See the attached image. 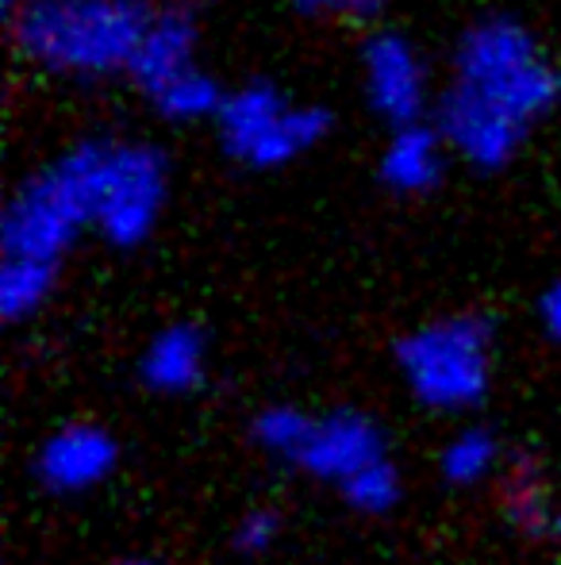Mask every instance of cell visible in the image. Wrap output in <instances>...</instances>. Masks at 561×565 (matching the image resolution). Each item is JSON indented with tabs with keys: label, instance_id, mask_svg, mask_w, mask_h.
Here are the masks:
<instances>
[{
	"label": "cell",
	"instance_id": "cell-23",
	"mask_svg": "<svg viewBox=\"0 0 561 565\" xmlns=\"http://www.w3.org/2000/svg\"><path fill=\"white\" fill-rule=\"evenodd\" d=\"M550 535H554L558 546H561V508H558V515H554V527H550Z\"/></svg>",
	"mask_w": 561,
	"mask_h": 565
},
{
	"label": "cell",
	"instance_id": "cell-14",
	"mask_svg": "<svg viewBox=\"0 0 561 565\" xmlns=\"http://www.w3.org/2000/svg\"><path fill=\"white\" fill-rule=\"evenodd\" d=\"M58 289V269L39 262L0 258V316L8 323H31Z\"/></svg>",
	"mask_w": 561,
	"mask_h": 565
},
{
	"label": "cell",
	"instance_id": "cell-22",
	"mask_svg": "<svg viewBox=\"0 0 561 565\" xmlns=\"http://www.w3.org/2000/svg\"><path fill=\"white\" fill-rule=\"evenodd\" d=\"M112 565H165V562L147 558V554H131V558H120V562H112Z\"/></svg>",
	"mask_w": 561,
	"mask_h": 565
},
{
	"label": "cell",
	"instance_id": "cell-17",
	"mask_svg": "<svg viewBox=\"0 0 561 565\" xmlns=\"http://www.w3.org/2000/svg\"><path fill=\"white\" fill-rule=\"evenodd\" d=\"M338 497H343L346 508H354L358 515L377 520V515H389L400 508V500H404V473H400L397 461L385 454V458H377L374 466L354 473L350 481L338 489Z\"/></svg>",
	"mask_w": 561,
	"mask_h": 565
},
{
	"label": "cell",
	"instance_id": "cell-15",
	"mask_svg": "<svg viewBox=\"0 0 561 565\" xmlns=\"http://www.w3.org/2000/svg\"><path fill=\"white\" fill-rule=\"evenodd\" d=\"M500 508L508 515L511 527L519 531H542L554 527V504H550V489L542 473L531 461H508L500 477Z\"/></svg>",
	"mask_w": 561,
	"mask_h": 565
},
{
	"label": "cell",
	"instance_id": "cell-13",
	"mask_svg": "<svg viewBox=\"0 0 561 565\" xmlns=\"http://www.w3.org/2000/svg\"><path fill=\"white\" fill-rule=\"evenodd\" d=\"M508 469V450L500 435L485 424H462L457 431L446 435L439 450V473L450 489L470 492L488 481H500Z\"/></svg>",
	"mask_w": 561,
	"mask_h": 565
},
{
	"label": "cell",
	"instance_id": "cell-2",
	"mask_svg": "<svg viewBox=\"0 0 561 565\" xmlns=\"http://www.w3.org/2000/svg\"><path fill=\"white\" fill-rule=\"evenodd\" d=\"M158 8L147 0H20L15 51L28 66L62 82H108L131 74Z\"/></svg>",
	"mask_w": 561,
	"mask_h": 565
},
{
	"label": "cell",
	"instance_id": "cell-7",
	"mask_svg": "<svg viewBox=\"0 0 561 565\" xmlns=\"http://www.w3.org/2000/svg\"><path fill=\"white\" fill-rule=\"evenodd\" d=\"M170 201V166L142 139H97L93 173V231L105 243L131 250L162 224Z\"/></svg>",
	"mask_w": 561,
	"mask_h": 565
},
{
	"label": "cell",
	"instance_id": "cell-5",
	"mask_svg": "<svg viewBox=\"0 0 561 565\" xmlns=\"http://www.w3.org/2000/svg\"><path fill=\"white\" fill-rule=\"evenodd\" d=\"M320 105L289 97L270 82H247L224 97L216 131L224 150L247 170H284L315 150L327 135Z\"/></svg>",
	"mask_w": 561,
	"mask_h": 565
},
{
	"label": "cell",
	"instance_id": "cell-16",
	"mask_svg": "<svg viewBox=\"0 0 561 565\" xmlns=\"http://www.w3.org/2000/svg\"><path fill=\"white\" fill-rule=\"evenodd\" d=\"M312 412H304L300 404L278 401L266 404V408L255 412L250 419V439L255 447L273 461H284V466H296L300 450L308 443V431H312Z\"/></svg>",
	"mask_w": 561,
	"mask_h": 565
},
{
	"label": "cell",
	"instance_id": "cell-4",
	"mask_svg": "<svg viewBox=\"0 0 561 565\" xmlns=\"http://www.w3.org/2000/svg\"><path fill=\"white\" fill-rule=\"evenodd\" d=\"M397 373L420 408L470 416L496 377L493 323L473 312L420 323L397 342Z\"/></svg>",
	"mask_w": 561,
	"mask_h": 565
},
{
	"label": "cell",
	"instance_id": "cell-9",
	"mask_svg": "<svg viewBox=\"0 0 561 565\" xmlns=\"http://www.w3.org/2000/svg\"><path fill=\"white\" fill-rule=\"evenodd\" d=\"M362 97L389 127L420 124L431 108V70L423 51L397 31H381L362 46Z\"/></svg>",
	"mask_w": 561,
	"mask_h": 565
},
{
	"label": "cell",
	"instance_id": "cell-3",
	"mask_svg": "<svg viewBox=\"0 0 561 565\" xmlns=\"http://www.w3.org/2000/svg\"><path fill=\"white\" fill-rule=\"evenodd\" d=\"M97 139L62 150L15 185L0 220V258L62 269V258L93 231Z\"/></svg>",
	"mask_w": 561,
	"mask_h": 565
},
{
	"label": "cell",
	"instance_id": "cell-24",
	"mask_svg": "<svg viewBox=\"0 0 561 565\" xmlns=\"http://www.w3.org/2000/svg\"><path fill=\"white\" fill-rule=\"evenodd\" d=\"M15 4H20V0H15Z\"/></svg>",
	"mask_w": 561,
	"mask_h": 565
},
{
	"label": "cell",
	"instance_id": "cell-1",
	"mask_svg": "<svg viewBox=\"0 0 561 565\" xmlns=\"http://www.w3.org/2000/svg\"><path fill=\"white\" fill-rule=\"evenodd\" d=\"M561 100V74L511 15H485L457 39L439 97V131L477 170L508 166Z\"/></svg>",
	"mask_w": 561,
	"mask_h": 565
},
{
	"label": "cell",
	"instance_id": "cell-21",
	"mask_svg": "<svg viewBox=\"0 0 561 565\" xmlns=\"http://www.w3.org/2000/svg\"><path fill=\"white\" fill-rule=\"evenodd\" d=\"M381 4H385V0H346V12H350V15H374Z\"/></svg>",
	"mask_w": 561,
	"mask_h": 565
},
{
	"label": "cell",
	"instance_id": "cell-18",
	"mask_svg": "<svg viewBox=\"0 0 561 565\" xmlns=\"http://www.w3.org/2000/svg\"><path fill=\"white\" fill-rule=\"evenodd\" d=\"M278 539H281V512L270 504L247 508L231 531V546L242 558H262V554H270L278 546Z\"/></svg>",
	"mask_w": 561,
	"mask_h": 565
},
{
	"label": "cell",
	"instance_id": "cell-6",
	"mask_svg": "<svg viewBox=\"0 0 561 565\" xmlns=\"http://www.w3.org/2000/svg\"><path fill=\"white\" fill-rule=\"evenodd\" d=\"M131 82L170 124H204L216 119L224 108V85L216 82L201 58V35L185 12H162L158 8L142 35L136 62H131Z\"/></svg>",
	"mask_w": 561,
	"mask_h": 565
},
{
	"label": "cell",
	"instance_id": "cell-10",
	"mask_svg": "<svg viewBox=\"0 0 561 565\" xmlns=\"http://www.w3.org/2000/svg\"><path fill=\"white\" fill-rule=\"evenodd\" d=\"M385 454H389V443H385L381 424L369 412L335 408L312 419V431H308V443L292 469L308 473L312 481L343 489L354 473L374 466Z\"/></svg>",
	"mask_w": 561,
	"mask_h": 565
},
{
	"label": "cell",
	"instance_id": "cell-11",
	"mask_svg": "<svg viewBox=\"0 0 561 565\" xmlns=\"http://www.w3.org/2000/svg\"><path fill=\"white\" fill-rule=\"evenodd\" d=\"M139 381L154 396H193L208 381V339L193 323H165L139 354Z\"/></svg>",
	"mask_w": 561,
	"mask_h": 565
},
{
	"label": "cell",
	"instance_id": "cell-20",
	"mask_svg": "<svg viewBox=\"0 0 561 565\" xmlns=\"http://www.w3.org/2000/svg\"><path fill=\"white\" fill-rule=\"evenodd\" d=\"M300 15H350L346 0H289Z\"/></svg>",
	"mask_w": 561,
	"mask_h": 565
},
{
	"label": "cell",
	"instance_id": "cell-19",
	"mask_svg": "<svg viewBox=\"0 0 561 565\" xmlns=\"http://www.w3.org/2000/svg\"><path fill=\"white\" fill-rule=\"evenodd\" d=\"M539 323H542V331H547V339L561 347V277H558L554 285H550L547 292H542V300H539Z\"/></svg>",
	"mask_w": 561,
	"mask_h": 565
},
{
	"label": "cell",
	"instance_id": "cell-8",
	"mask_svg": "<svg viewBox=\"0 0 561 565\" xmlns=\"http://www.w3.org/2000/svg\"><path fill=\"white\" fill-rule=\"evenodd\" d=\"M120 439L97 419H69L58 424L31 458V477L51 497L74 500L105 489L120 469Z\"/></svg>",
	"mask_w": 561,
	"mask_h": 565
},
{
	"label": "cell",
	"instance_id": "cell-12",
	"mask_svg": "<svg viewBox=\"0 0 561 565\" xmlns=\"http://www.w3.org/2000/svg\"><path fill=\"white\" fill-rule=\"evenodd\" d=\"M454 154L446 142V135L439 131V124H404L392 127L389 139H385L381 150V181L392 189V193H427L442 181V170H446V158Z\"/></svg>",
	"mask_w": 561,
	"mask_h": 565
}]
</instances>
